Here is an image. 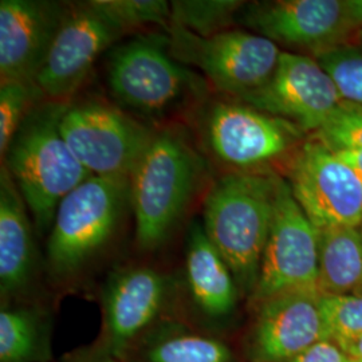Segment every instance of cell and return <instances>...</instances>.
<instances>
[{"instance_id": "11", "label": "cell", "mask_w": 362, "mask_h": 362, "mask_svg": "<svg viewBox=\"0 0 362 362\" xmlns=\"http://www.w3.org/2000/svg\"><path fill=\"white\" fill-rule=\"evenodd\" d=\"M320 231L281 180L269 240L260 264L254 303L300 288H318Z\"/></svg>"}, {"instance_id": "12", "label": "cell", "mask_w": 362, "mask_h": 362, "mask_svg": "<svg viewBox=\"0 0 362 362\" xmlns=\"http://www.w3.org/2000/svg\"><path fill=\"white\" fill-rule=\"evenodd\" d=\"M127 35L94 0L67 6L47 59L35 83L45 98L71 103L100 55Z\"/></svg>"}, {"instance_id": "10", "label": "cell", "mask_w": 362, "mask_h": 362, "mask_svg": "<svg viewBox=\"0 0 362 362\" xmlns=\"http://www.w3.org/2000/svg\"><path fill=\"white\" fill-rule=\"evenodd\" d=\"M236 18L254 34L287 47L286 52H310L313 58L358 35L348 0L254 1Z\"/></svg>"}, {"instance_id": "32", "label": "cell", "mask_w": 362, "mask_h": 362, "mask_svg": "<svg viewBox=\"0 0 362 362\" xmlns=\"http://www.w3.org/2000/svg\"><path fill=\"white\" fill-rule=\"evenodd\" d=\"M89 362H122L121 360H118V358H115V357H110V356H107V354H103V353H98L95 357H93L91 358V361Z\"/></svg>"}, {"instance_id": "20", "label": "cell", "mask_w": 362, "mask_h": 362, "mask_svg": "<svg viewBox=\"0 0 362 362\" xmlns=\"http://www.w3.org/2000/svg\"><path fill=\"white\" fill-rule=\"evenodd\" d=\"M139 362H235L233 350L215 337L163 329L141 342Z\"/></svg>"}, {"instance_id": "22", "label": "cell", "mask_w": 362, "mask_h": 362, "mask_svg": "<svg viewBox=\"0 0 362 362\" xmlns=\"http://www.w3.org/2000/svg\"><path fill=\"white\" fill-rule=\"evenodd\" d=\"M172 21L199 37L208 38L230 30L243 3L238 0H177L170 1Z\"/></svg>"}, {"instance_id": "26", "label": "cell", "mask_w": 362, "mask_h": 362, "mask_svg": "<svg viewBox=\"0 0 362 362\" xmlns=\"http://www.w3.org/2000/svg\"><path fill=\"white\" fill-rule=\"evenodd\" d=\"M333 152L362 148V105L342 101L324 125L310 134Z\"/></svg>"}, {"instance_id": "17", "label": "cell", "mask_w": 362, "mask_h": 362, "mask_svg": "<svg viewBox=\"0 0 362 362\" xmlns=\"http://www.w3.org/2000/svg\"><path fill=\"white\" fill-rule=\"evenodd\" d=\"M26 203L6 165L0 168V291H25L35 269V246Z\"/></svg>"}, {"instance_id": "3", "label": "cell", "mask_w": 362, "mask_h": 362, "mask_svg": "<svg viewBox=\"0 0 362 362\" xmlns=\"http://www.w3.org/2000/svg\"><path fill=\"white\" fill-rule=\"evenodd\" d=\"M107 85L119 107L152 122L194 116L211 93L206 78L172 57L168 35L160 33L139 35L110 52Z\"/></svg>"}, {"instance_id": "25", "label": "cell", "mask_w": 362, "mask_h": 362, "mask_svg": "<svg viewBox=\"0 0 362 362\" xmlns=\"http://www.w3.org/2000/svg\"><path fill=\"white\" fill-rule=\"evenodd\" d=\"M109 18L128 34L137 28L160 26L168 28L172 6L165 0H94Z\"/></svg>"}, {"instance_id": "34", "label": "cell", "mask_w": 362, "mask_h": 362, "mask_svg": "<svg viewBox=\"0 0 362 362\" xmlns=\"http://www.w3.org/2000/svg\"><path fill=\"white\" fill-rule=\"evenodd\" d=\"M346 362H356V361H353V360H350L349 357H348V360H346Z\"/></svg>"}, {"instance_id": "24", "label": "cell", "mask_w": 362, "mask_h": 362, "mask_svg": "<svg viewBox=\"0 0 362 362\" xmlns=\"http://www.w3.org/2000/svg\"><path fill=\"white\" fill-rule=\"evenodd\" d=\"M345 101L362 105V47L345 43L314 57Z\"/></svg>"}, {"instance_id": "18", "label": "cell", "mask_w": 362, "mask_h": 362, "mask_svg": "<svg viewBox=\"0 0 362 362\" xmlns=\"http://www.w3.org/2000/svg\"><path fill=\"white\" fill-rule=\"evenodd\" d=\"M185 278L194 306L209 320L233 314L240 296L233 274L211 243L203 224L194 223L185 245Z\"/></svg>"}, {"instance_id": "23", "label": "cell", "mask_w": 362, "mask_h": 362, "mask_svg": "<svg viewBox=\"0 0 362 362\" xmlns=\"http://www.w3.org/2000/svg\"><path fill=\"white\" fill-rule=\"evenodd\" d=\"M45 100L35 82H0V155L6 153L15 133L31 109Z\"/></svg>"}, {"instance_id": "19", "label": "cell", "mask_w": 362, "mask_h": 362, "mask_svg": "<svg viewBox=\"0 0 362 362\" xmlns=\"http://www.w3.org/2000/svg\"><path fill=\"white\" fill-rule=\"evenodd\" d=\"M318 290L341 297L362 293L361 227H334L320 231Z\"/></svg>"}, {"instance_id": "33", "label": "cell", "mask_w": 362, "mask_h": 362, "mask_svg": "<svg viewBox=\"0 0 362 362\" xmlns=\"http://www.w3.org/2000/svg\"><path fill=\"white\" fill-rule=\"evenodd\" d=\"M358 38H360V40L362 42V31L361 33H358Z\"/></svg>"}, {"instance_id": "21", "label": "cell", "mask_w": 362, "mask_h": 362, "mask_svg": "<svg viewBox=\"0 0 362 362\" xmlns=\"http://www.w3.org/2000/svg\"><path fill=\"white\" fill-rule=\"evenodd\" d=\"M50 350L38 311L3 306L0 311V362H43Z\"/></svg>"}, {"instance_id": "15", "label": "cell", "mask_w": 362, "mask_h": 362, "mask_svg": "<svg viewBox=\"0 0 362 362\" xmlns=\"http://www.w3.org/2000/svg\"><path fill=\"white\" fill-rule=\"evenodd\" d=\"M322 296L318 288H300L258 303L251 358L255 362H288L320 341L329 339Z\"/></svg>"}, {"instance_id": "28", "label": "cell", "mask_w": 362, "mask_h": 362, "mask_svg": "<svg viewBox=\"0 0 362 362\" xmlns=\"http://www.w3.org/2000/svg\"><path fill=\"white\" fill-rule=\"evenodd\" d=\"M348 356L333 339H324L288 362H346Z\"/></svg>"}, {"instance_id": "31", "label": "cell", "mask_w": 362, "mask_h": 362, "mask_svg": "<svg viewBox=\"0 0 362 362\" xmlns=\"http://www.w3.org/2000/svg\"><path fill=\"white\" fill-rule=\"evenodd\" d=\"M349 3L350 15L354 25L358 28V33L362 31V0H348Z\"/></svg>"}, {"instance_id": "8", "label": "cell", "mask_w": 362, "mask_h": 362, "mask_svg": "<svg viewBox=\"0 0 362 362\" xmlns=\"http://www.w3.org/2000/svg\"><path fill=\"white\" fill-rule=\"evenodd\" d=\"M165 31L172 57L182 65L199 69L209 86L233 98L264 86L282 54L270 39L245 30L230 28L208 38L175 23Z\"/></svg>"}, {"instance_id": "16", "label": "cell", "mask_w": 362, "mask_h": 362, "mask_svg": "<svg viewBox=\"0 0 362 362\" xmlns=\"http://www.w3.org/2000/svg\"><path fill=\"white\" fill-rule=\"evenodd\" d=\"M66 8L46 0L0 1V82H35Z\"/></svg>"}, {"instance_id": "9", "label": "cell", "mask_w": 362, "mask_h": 362, "mask_svg": "<svg viewBox=\"0 0 362 362\" xmlns=\"http://www.w3.org/2000/svg\"><path fill=\"white\" fill-rule=\"evenodd\" d=\"M285 175L298 204L318 231L361 227V179L324 143L308 136Z\"/></svg>"}, {"instance_id": "6", "label": "cell", "mask_w": 362, "mask_h": 362, "mask_svg": "<svg viewBox=\"0 0 362 362\" xmlns=\"http://www.w3.org/2000/svg\"><path fill=\"white\" fill-rule=\"evenodd\" d=\"M130 206L129 177L91 176L57 208L47 240V263L69 278L95 258L117 233Z\"/></svg>"}, {"instance_id": "7", "label": "cell", "mask_w": 362, "mask_h": 362, "mask_svg": "<svg viewBox=\"0 0 362 362\" xmlns=\"http://www.w3.org/2000/svg\"><path fill=\"white\" fill-rule=\"evenodd\" d=\"M61 133L78 161L98 177H130L157 127L100 98L71 101Z\"/></svg>"}, {"instance_id": "5", "label": "cell", "mask_w": 362, "mask_h": 362, "mask_svg": "<svg viewBox=\"0 0 362 362\" xmlns=\"http://www.w3.org/2000/svg\"><path fill=\"white\" fill-rule=\"evenodd\" d=\"M202 149L227 172H276L287 167L306 133L233 97L208 98L194 116Z\"/></svg>"}, {"instance_id": "1", "label": "cell", "mask_w": 362, "mask_h": 362, "mask_svg": "<svg viewBox=\"0 0 362 362\" xmlns=\"http://www.w3.org/2000/svg\"><path fill=\"white\" fill-rule=\"evenodd\" d=\"M282 179L276 172H224L204 199V233L246 297L258 282Z\"/></svg>"}, {"instance_id": "13", "label": "cell", "mask_w": 362, "mask_h": 362, "mask_svg": "<svg viewBox=\"0 0 362 362\" xmlns=\"http://www.w3.org/2000/svg\"><path fill=\"white\" fill-rule=\"evenodd\" d=\"M264 113L282 118L310 136L344 101L334 81L311 55L282 52L272 79L239 98Z\"/></svg>"}, {"instance_id": "14", "label": "cell", "mask_w": 362, "mask_h": 362, "mask_svg": "<svg viewBox=\"0 0 362 362\" xmlns=\"http://www.w3.org/2000/svg\"><path fill=\"white\" fill-rule=\"evenodd\" d=\"M168 276L148 266L112 272L101 296L103 337L100 353L118 360L145 339L169 296Z\"/></svg>"}, {"instance_id": "27", "label": "cell", "mask_w": 362, "mask_h": 362, "mask_svg": "<svg viewBox=\"0 0 362 362\" xmlns=\"http://www.w3.org/2000/svg\"><path fill=\"white\" fill-rule=\"evenodd\" d=\"M322 315L329 339L341 341L362 336V293L322 296Z\"/></svg>"}, {"instance_id": "30", "label": "cell", "mask_w": 362, "mask_h": 362, "mask_svg": "<svg viewBox=\"0 0 362 362\" xmlns=\"http://www.w3.org/2000/svg\"><path fill=\"white\" fill-rule=\"evenodd\" d=\"M339 158H342L350 168L353 169L362 181V148L361 149H344L334 152Z\"/></svg>"}, {"instance_id": "29", "label": "cell", "mask_w": 362, "mask_h": 362, "mask_svg": "<svg viewBox=\"0 0 362 362\" xmlns=\"http://www.w3.org/2000/svg\"><path fill=\"white\" fill-rule=\"evenodd\" d=\"M339 348L345 351V354L350 360L356 362H362V336L354 337L349 339L336 341Z\"/></svg>"}, {"instance_id": "4", "label": "cell", "mask_w": 362, "mask_h": 362, "mask_svg": "<svg viewBox=\"0 0 362 362\" xmlns=\"http://www.w3.org/2000/svg\"><path fill=\"white\" fill-rule=\"evenodd\" d=\"M69 104L45 98L35 105L1 157V165L8 169L40 233L52 230L57 208L66 196L93 176L61 133Z\"/></svg>"}, {"instance_id": "2", "label": "cell", "mask_w": 362, "mask_h": 362, "mask_svg": "<svg viewBox=\"0 0 362 362\" xmlns=\"http://www.w3.org/2000/svg\"><path fill=\"white\" fill-rule=\"evenodd\" d=\"M207 167L180 127L157 128L129 177L137 246L152 251L164 245L199 192Z\"/></svg>"}]
</instances>
